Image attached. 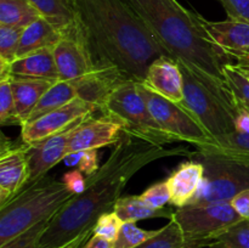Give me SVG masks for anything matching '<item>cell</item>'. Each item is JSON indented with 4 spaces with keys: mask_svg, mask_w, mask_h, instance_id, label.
Here are the masks:
<instances>
[{
    "mask_svg": "<svg viewBox=\"0 0 249 248\" xmlns=\"http://www.w3.org/2000/svg\"><path fill=\"white\" fill-rule=\"evenodd\" d=\"M122 225H123V221L117 215L116 212H108V213L102 214L96 221L94 226V235H99L113 242L118 236Z\"/></svg>",
    "mask_w": 249,
    "mask_h": 248,
    "instance_id": "obj_34",
    "label": "cell"
},
{
    "mask_svg": "<svg viewBox=\"0 0 249 248\" xmlns=\"http://www.w3.org/2000/svg\"><path fill=\"white\" fill-rule=\"evenodd\" d=\"M53 58L60 80L74 82L94 73L91 61L75 33L74 26L66 29L61 40L56 44Z\"/></svg>",
    "mask_w": 249,
    "mask_h": 248,
    "instance_id": "obj_14",
    "label": "cell"
},
{
    "mask_svg": "<svg viewBox=\"0 0 249 248\" xmlns=\"http://www.w3.org/2000/svg\"><path fill=\"white\" fill-rule=\"evenodd\" d=\"M208 248H249V219H242L209 243Z\"/></svg>",
    "mask_w": 249,
    "mask_h": 248,
    "instance_id": "obj_27",
    "label": "cell"
},
{
    "mask_svg": "<svg viewBox=\"0 0 249 248\" xmlns=\"http://www.w3.org/2000/svg\"><path fill=\"white\" fill-rule=\"evenodd\" d=\"M0 124L19 125L15 112L14 92H12L10 77L0 79Z\"/></svg>",
    "mask_w": 249,
    "mask_h": 248,
    "instance_id": "obj_32",
    "label": "cell"
},
{
    "mask_svg": "<svg viewBox=\"0 0 249 248\" xmlns=\"http://www.w3.org/2000/svg\"><path fill=\"white\" fill-rule=\"evenodd\" d=\"M197 151L221 156V157L230 158V159L249 164V133L233 131L225 140L220 141L215 145H212L211 147Z\"/></svg>",
    "mask_w": 249,
    "mask_h": 248,
    "instance_id": "obj_24",
    "label": "cell"
},
{
    "mask_svg": "<svg viewBox=\"0 0 249 248\" xmlns=\"http://www.w3.org/2000/svg\"><path fill=\"white\" fill-rule=\"evenodd\" d=\"M230 203L235 208V211L240 214L241 218L249 219V189L236 195Z\"/></svg>",
    "mask_w": 249,
    "mask_h": 248,
    "instance_id": "obj_38",
    "label": "cell"
},
{
    "mask_svg": "<svg viewBox=\"0 0 249 248\" xmlns=\"http://www.w3.org/2000/svg\"><path fill=\"white\" fill-rule=\"evenodd\" d=\"M190 156L180 145L167 148L124 134L108 159L87 177L84 192L75 195L51 219L40 240L41 248H60L87 230L94 229L100 216L112 212L129 180L150 163L170 156Z\"/></svg>",
    "mask_w": 249,
    "mask_h": 248,
    "instance_id": "obj_2",
    "label": "cell"
},
{
    "mask_svg": "<svg viewBox=\"0 0 249 248\" xmlns=\"http://www.w3.org/2000/svg\"><path fill=\"white\" fill-rule=\"evenodd\" d=\"M158 230H143L140 229L135 223H123L118 236L112 242L113 248H135L153 237Z\"/></svg>",
    "mask_w": 249,
    "mask_h": 248,
    "instance_id": "obj_30",
    "label": "cell"
},
{
    "mask_svg": "<svg viewBox=\"0 0 249 248\" xmlns=\"http://www.w3.org/2000/svg\"><path fill=\"white\" fill-rule=\"evenodd\" d=\"M62 181L74 195H80L87 187V177H83V173L78 169L66 173L62 177Z\"/></svg>",
    "mask_w": 249,
    "mask_h": 248,
    "instance_id": "obj_37",
    "label": "cell"
},
{
    "mask_svg": "<svg viewBox=\"0 0 249 248\" xmlns=\"http://www.w3.org/2000/svg\"><path fill=\"white\" fill-rule=\"evenodd\" d=\"M41 17L31 0H0V26L27 27Z\"/></svg>",
    "mask_w": 249,
    "mask_h": 248,
    "instance_id": "obj_23",
    "label": "cell"
},
{
    "mask_svg": "<svg viewBox=\"0 0 249 248\" xmlns=\"http://www.w3.org/2000/svg\"><path fill=\"white\" fill-rule=\"evenodd\" d=\"M138 90L156 122L175 141L191 143L197 150L214 145L213 139L186 107L151 91L141 83H138Z\"/></svg>",
    "mask_w": 249,
    "mask_h": 248,
    "instance_id": "obj_9",
    "label": "cell"
},
{
    "mask_svg": "<svg viewBox=\"0 0 249 248\" xmlns=\"http://www.w3.org/2000/svg\"><path fill=\"white\" fill-rule=\"evenodd\" d=\"M101 113L121 122L124 133L141 140L163 146L175 141L153 118L139 92L138 83L133 80L122 83L112 90Z\"/></svg>",
    "mask_w": 249,
    "mask_h": 248,
    "instance_id": "obj_6",
    "label": "cell"
},
{
    "mask_svg": "<svg viewBox=\"0 0 249 248\" xmlns=\"http://www.w3.org/2000/svg\"><path fill=\"white\" fill-rule=\"evenodd\" d=\"M97 109L95 105L75 97L60 108L36 119L34 122L21 126L22 141L34 143L48 139L50 136L62 133L79 119L92 116Z\"/></svg>",
    "mask_w": 249,
    "mask_h": 248,
    "instance_id": "obj_10",
    "label": "cell"
},
{
    "mask_svg": "<svg viewBox=\"0 0 249 248\" xmlns=\"http://www.w3.org/2000/svg\"><path fill=\"white\" fill-rule=\"evenodd\" d=\"M228 14V18L249 24V0H218Z\"/></svg>",
    "mask_w": 249,
    "mask_h": 248,
    "instance_id": "obj_36",
    "label": "cell"
},
{
    "mask_svg": "<svg viewBox=\"0 0 249 248\" xmlns=\"http://www.w3.org/2000/svg\"><path fill=\"white\" fill-rule=\"evenodd\" d=\"M10 75L60 80L53 58V49H41L16 58L10 65Z\"/></svg>",
    "mask_w": 249,
    "mask_h": 248,
    "instance_id": "obj_20",
    "label": "cell"
},
{
    "mask_svg": "<svg viewBox=\"0 0 249 248\" xmlns=\"http://www.w3.org/2000/svg\"><path fill=\"white\" fill-rule=\"evenodd\" d=\"M62 162H65L68 167H75L78 170L85 174V177H90L99 169V153L97 150H85L77 151V152L68 153Z\"/></svg>",
    "mask_w": 249,
    "mask_h": 248,
    "instance_id": "obj_33",
    "label": "cell"
},
{
    "mask_svg": "<svg viewBox=\"0 0 249 248\" xmlns=\"http://www.w3.org/2000/svg\"><path fill=\"white\" fill-rule=\"evenodd\" d=\"M204 31L211 40L228 55L249 48V24L228 18L225 21H208L201 17ZM232 60V58H231Z\"/></svg>",
    "mask_w": 249,
    "mask_h": 248,
    "instance_id": "obj_18",
    "label": "cell"
},
{
    "mask_svg": "<svg viewBox=\"0 0 249 248\" xmlns=\"http://www.w3.org/2000/svg\"><path fill=\"white\" fill-rule=\"evenodd\" d=\"M142 18L168 57L189 67L215 91L231 94L224 67L235 65L230 56L211 40L201 15L177 0H128Z\"/></svg>",
    "mask_w": 249,
    "mask_h": 248,
    "instance_id": "obj_3",
    "label": "cell"
},
{
    "mask_svg": "<svg viewBox=\"0 0 249 248\" xmlns=\"http://www.w3.org/2000/svg\"><path fill=\"white\" fill-rule=\"evenodd\" d=\"M75 97H78V94L74 83L66 82V80H58L39 100L38 105L33 109V112L29 116L26 124L32 123L36 119L40 118V117L60 108L63 105L68 104L72 100H74Z\"/></svg>",
    "mask_w": 249,
    "mask_h": 248,
    "instance_id": "obj_22",
    "label": "cell"
},
{
    "mask_svg": "<svg viewBox=\"0 0 249 248\" xmlns=\"http://www.w3.org/2000/svg\"><path fill=\"white\" fill-rule=\"evenodd\" d=\"M91 235H94V229H90L87 230L85 232H83L82 235H79L78 237H75L74 240H72L71 242H68L67 245L62 246L60 248H83V246L88 242L89 237Z\"/></svg>",
    "mask_w": 249,
    "mask_h": 248,
    "instance_id": "obj_41",
    "label": "cell"
},
{
    "mask_svg": "<svg viewBox=\"0 0 249 248\" xmlns=\"http://www.w3.org/2000/svg\"><path fill=\"white\" fill-rule=\"evenodd\" d=\"M14 92L15 112L19 125L23 126L43 95L58 80L40 78L10 77Z\"/></svg>",
    "mask_w": 249,
    "mask_h": 248,
    "instance_id": "obj_17",
    "label": "cell"
},
{
    "mask_svg": "<svg viewBox=\"0 0 249 248\" xmlns=\"http://www.w3.org/2000/svg\"><path fill=\"white\" fill-rule=\"evenodd\" d=\"M23 29L22 27L0 26V62L11 65L16 60Z\"/></svg>",
    "mask_w": 249,
    "mask_h": 248,
    "instance_id": "obj_29",
    "label": "cell"
},
{
    "mask_svg": "<svg viewBox=\"0 0 249 248\" xmlns=\"http://www.w3.org/2000/svg\"><path fill=\"white\" fill-rule=\"evenodd\" d=\"M135 248H185L184 235L179 224L172 218L153 237L148 238Z\"/></svg>",
    "mask_w": 249,
    "mask_h": 248,
    "instance_id": "obj_26",
    "label": "cell"
},
{
    "mask_svg": "<svg viewBox=\"0 0 249 248\" xmlns=\"http://www.w3.org/2000/svg\"><path fill=\"white\" fill-rule=\"evenodd\" d=\"M179 65V63H178ZM184 80V100L186 107L213 139L214 145L236 131L237 105L232 92L224 94L204 84L189 67L179 65Z\"/></svg>",
    "mask_w": 249,
    "mask_h": 248,
    "instance_id": "obj_5",
    "label": "cell"
},
{
    "mask_svg": "<svg viewBox=\"0 0 249 248\" xmlns=\"http://www.w3.org/2000/svg\"><path fill=\"white\" fill-rule=\"evenodd\" d=\"M75 195L61 180L44 177L0 206V246L46 219H53Z\"/></svg>",
    "mask_w": 249,
    "mask_h": 248,
    "instance_id": "obj_4",
    "label": "cell"
},
{
    "mask_svg": "<svg viewBox=\"0 0 249 248\" xmlns=\"http://www.w3.org/2000/svg\"><path fill=\"white\" fill-rule=\"evenodd\" d=\"M51 219L40 221L36 225L32 226L31 229L26 230L24 232L19 233L18 236L14 237L12 240L7 241L6 243L0 246V248H41L40 240L44 232L48 229Z\"/></svg>",
    "mask_w": 249,
    "mask_h": 248,
    "instance_id": "obj_31",
    "label": "cell"
},
{
    "mask_svg": "<svg viewBox=\"0 0 249 248\" xmlns=\"http://www.w3.org/2000/svg\"><path fill=\"white\" fill-rule=\"evenodd\" d=\"M0 148V206L16 196L29 177L28 143H15L1 135Z\"/></svg>",
    "mask_w": 249,
    "mask_h": 248,
    "instance_id": "obj_11",
    "label": "cell"
},
{
    "mask_svg": "<svg viewBox=\"0 0 249 248\" xmlns=\"http://www.w3.org/2000/svg\"><path fill=\"white\" fill-rule=\"evenodd\" d=\"M191 157L203 164L204 174L198 191L187 206L228 203L236 195L249 189L247 163L202 151L192 152Z\"/></svg>",
    "mask_w": 249,
    "mask_h": 248,
    "instance_id": "obj_7",
    "label": "cell"
},
{
    "mask_svg": "<svg viewBox=\"0 0 249 248\" xmlns=\"http://www.w3.org/2000/svg\"><path fill=\"white\" fill-rule=\"evenodd\" d=\"M66 29H60L43 16L24 27L17 58L41 49H53L61 40Z\"/></svg>",
    "mask_w": 249,
    "mask_h": 248,
    "instance_id": "obj_19",
    "label": "cell"
},
{
    "mask_svg": "<svg viewBox=\"0 0 249 248\" xmlns=\"http://www.w3.org/2000/svg\"><path fill=\"white\" fill-rule=\"evenodd\" d=\"M173 219L181 229L185 248H202L243 218L228 202L175 208Z\"/></svg>",
    "mask_w": 249,
    "mask_h": 248,
    "instance_id": "obj_8",
    "label": "cell"
},
{
    "mask_svg": "<svg viewBox=\"0 0 249 248\" xmlns=\"http://www.w3.org/2000/svg\"><path fill=\"white\" fill-rule=\"evenodd\" d=\"M175 209V208H174ZM174 209H156L148 207L140 196L121 197L114 204L113 211L123 223H136L150 218H173Z\"/></svg>",
    "mask_w": 249,
    "mask_h": 248,
    "instance_id": "obj_21",
    "label": "cell"
},
{
    "mask_svg": "<svg viewBox=\"0 0 249 248\" xmlns=\"http://www.w3.org/2000/svg\"><path fill=\"white\" fill-rule=\"evenodd\" d=\"M141 84L177 104L184 100V80L179 65L173 58L162 56L151 63Z\"/></svg>",
    "mask_w": 249,
    "mask_h": 248,
    "instance_id": "obj_15",
    "label": "cell"
},
{
    "mask_svg": "<svg viewBox=\"0 0 249 248\" xmlns=\"http://www.w3.org/2000/svg\"><path fill=\"white\" fill-rule=\"evenodd\" d=\"M83 248H113L111 241L106 240L99 235H92L88 240V242L83 246Z\"/></svg>",
    "mask_w": 249,
    "mask_h": 248,
    "instance_id": "obj_40",
    "label": "cell"
},
{
    "mask_svg": "<svg viewBox=\"0 0 249 248\" xmlns=\"http://www.w3.org/2000/svg\"><path fill=\"white\" fill-rule=\"evenodd\" d=\"M140 198L151 208L162 209L167 204H170V191L167 180L152 185L140 195Z\"/></svg>",
    "mask_w": 249,
    "mask_h": 248,
    "instance_id": "obj_35",
    "label": "cell"
},
{
    "mask_svg": "<svg viewBox=\"0 0 249 248\" xmlns=\"http://www.w3.org/2000/svg\"><path fill=\"white\" fill-rule=\"evenodd\" d=\"M229 56L232 58L233 63H235L238 68H249V48L247 50L230 53Z\"/></svg>",
    "mask_w": 249,
    "mask_h": 248,
    "instance_id": "obj_42",
    "label": "cell"
},
{
    "mask_svg": "<svg viewBox=\"0 0 249 248\" xmlns=\"http://www.w3.org/2000/svg\"><path fill=\"white\" fill-rule=\"evenodd\" d=\"M240 70L242 71V72H243V74H245L246 77H247L248 79H249V68H240Z\"/></svg>",
    "mask_w": 249,
    "mask_h": 248,
    "instance_id": "obj_43",
    "label": "cell"
},
{
    "mask_svg": "<svg viewBox=\"0 0 249 248\" xmlns=\"http://www.w3.org/2000/svg\"><path fill=\"white\" fill-rule=\"evenodd\" d=\"M224 75L232 92L236 105L249 112V79L236 65H226Z\"/></svg>",
    "mask_w": 249,
    "mask_h": 248,
    "instance_id": "obj_28",
    "label": "cell"
},
{
    "mask_svg": "<svg viewBox=\"0 0 249 248\" xmlns=\"http://www.w3.org/2000/svg\"><path fill=\"white\" fill-rule=\"evenodd\" d=\"M41 16L60 29L74 26V10L72 0H31Z\"/></svg>",
    "mask_w": 249,
    "mask_h": 248,
    "instance_id": "obj_25",
    "label": "cell"
},
{
    "mask_svg": "<svg viewBox=\"0 0 249 248\" xmlns=\"http://www.w3.org/2000/svg\"><path fill=\"white\" fill-rule=\"evenodd\" d=\"M87 118L88 117L79 119L70 128L63 130L62 133L44 139L39 142L28 143L27 156H28L29 177L24 187L29 186V185L40 180L41 177H46V173L51 168L55 167L61 160H63V158L68 155V141H70L73 131Z\"/></svg>",
    "mask_w": 249,
    "mask_h": 248,
    "instance_id": "obj_12",
    "label": "cell"
},
{
    "mask_svg": "<svg viewBox=\"0 0 249 248\" xmlns=\"http://www.w3.org/2000/svg\"><path fill=\"white\" fill-rule=\"evenodd\" d=\"M204 174V167L194 159L180 164L167 179L170 191V204L175 208L187 206L198 191Z\"/></svg>",
    "mask_w": 249,
    "mask_h": 248,
    "instance_id": "obj_16",
    "label": "cell"
},
{
    "mask_svg": "<svg viewBox=\"0 0 249 248\" xmlns=\"http://www.w3.org/2000/svg\"><path fill=\"white\" fill-rule=\"evenodd\" d=\"M235 128L238 133H249V112L237 105V116L235 118Z\"/></svg>",
    "mask_w": 249,
    "mask_h": 248,
    "instance_id": "obj_39",
    "label": "cell"
},
{
    "mask_svg": "<svg viewBox=\"0 0 249 248\" xmlns=\"http://www.w3.org/2000/svg\"><path fill=\"white\" fill-rule=\"evenodd\" d=\"M124 134L123 124L117 119L105 114L99 118L90 116L73 131L68 141V153L117 145Z\"/></svg>",
    "mask_w": 249,
    "mask_h": 248,
    "instance_id": "obj_13",
    "label": "cell"
},
{
    "mask_svg": "<svg viewBox=\"0 0 249 248\" xmlns=\"http://www.w3.org/2000/svg\"><path fill=\"white\" fill-rule=\"evenodd\" d=\"M74 29L94 73L119 85L142 83L153 61L167 56L128 0H72Z\"/></svg>",
    "mask_w": 249,
    "mask_h": 248,
    "instance_id": "obj_1",
    "label": "cell"
}]
</instances>
